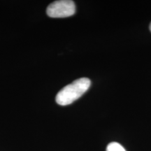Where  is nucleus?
Segmentation results:
<instances>
[{
	"label": "nucleus",
	"instance_id": "nucleus-1",
	"mask_svg": "<svg viewBox=\"0 0 151 151\" xmlns=\"http://www.w3.org/2000/svg\"><path fill=\"white\" fill-rule=\"evenodd\" d=\"M90 84L91 81L88 78H81L73 81L58 92L56 102L61 106L71 104L89 89Z\"/></svg>",
	"mask_w": 151,
	"mask_h": 151
},
{
	"label": "nucleus",
	"instance_id": "nucleus-2",
	"mask_svg": "<svg viewBox=\"0 0 151 151\" xmlns=\"http://www.w3.org/2000/svg\"><path fill=\"white\" fill-rule=\"evenodd\" d=\"M76 6L71 0H60L50 4L46 9L47 15L50 18H67L75 14Z\"/></svg>",
	"mask_w": 151,
	"mask_h": 151
},
{
	"label": "nucleus",
	"instance_id": "nucleus-3",
	"mask_svg": "<svg viewBox=\"0 0 151 151\" xmlns=\"http://www.w3.org/2000/svg\"><path fill=\"white\" fill-rule=\"evenodd\" d=\"M106 151H126L120 143L117 142H111L106 148Z\"/></svg>",
	"mask_w": 151,
	"mask_h": 151
},
{
	"label": "nucleus",
	"instance_id": "nucleus-4",
	"mask_svg": "<svg viewBox=\"0 0 151 151\" xmlns=\"http://www.w3.org/2000/svg\"><path fill=\"white\" fill-rule=\"evenodd\" d=\"M150 32H151V23L150 24Z\"/></svg>",
	"mask_w": 151,
	"mask_h": 151
}]
</instances>
